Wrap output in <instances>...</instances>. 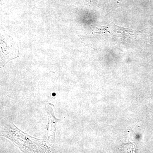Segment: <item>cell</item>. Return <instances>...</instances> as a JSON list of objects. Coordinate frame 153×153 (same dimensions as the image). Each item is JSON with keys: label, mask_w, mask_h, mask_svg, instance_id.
Listing matches in <instances>:
<instances>
[{"label": "cell", "mask_w": 153, "mask_h": 153, "mask_svg": "<svg viewBox=\"0 0 153 153\" xmlns=\"http://www.w3.org/2000/svg\"><path fill=\"white\" fill-rule=\"evenodd\" d=\"M54 105L49 103L46 105V110L47 113L48 117V123L47 126V133L46 138L44 139V142L50 146H54L55 141V131H56V125L60 120L55 118L53 112Z\"/></svg>", "instance_id": "obj_1"}]
</instances>
